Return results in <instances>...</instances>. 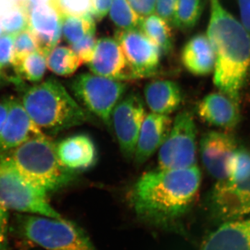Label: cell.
<instances>
[{
	"mask_svg": "<svg viewBox=\"0 0 250 250\" xmlns=\"http://www.w3.org/2000/svg\"><path fill=\"white\" fill-rule=\"evenodd\" d=\"M212 215L220 223L250 215V175L238 181H218L210 199Z\"/></svg>",
	"mask_w": 250,
	"mask_h": 250,
	"instance_id": "obj_10",
	"label": "cell"
},
{
	"mask_svg": "<svg viewBox=\"0 0 250 250\" xmlns=\"http://www.w3.org/2000/svg\"><path fill=\"white\" fill-rule=\"evenodd\" d=\"M6 154L24 179L47 195L66 187L76 177V172L61 164L56 144L45 134L27 140Z\"/></svg>",
	"mask_w": 250,
	"mask_h": 250,
	"instance_id": "obj_4",
	"label": "cell"
},
{
	"mask_svg": "<svg viewBox=\"0 0 250 250\" xmlns=\"http://www.w3.org/2000/svg\"><path fill=\"white\" fill-rule=\"evenodd\" d=\"M0 204L7 210L62 218L49 203L48 195L24 179L7 154L0 156Z\"/></svg>",
	"mask_w": 250,
	"mask_h": 250,
	"instance_id": "obj_6",
	"label": "cell"
},
{
	"mask_svg": "<svg viewBox=\"0 0 250 250\" xmlns=\"http://www.w3.org/2000/svg\"><path fill=\"white\" fill-rule=\"evenodd\" d=\"M43 134L27 114L21 101L9 98V111L0 132V156L27 140Z\"/></svg>",
	"mask_w": 250,
	"mask_h": 250,
	"instance_id": "obj_14",
	"label": "cell"
},
{
	"mask_svg": "<svg viewBox=\"0 0 250 250\" xmlns=\"http://www.w3.org/2000/svg\"><path fill=\"white\" fill-rule=\"evenodd\" d=\"M13 3H25L28 2L27 0H11Z\"/></svg>",
	"mask_w": 250,
	"mask_h": 250,
	"instance_id": "obj_42",
	"label": "cell"
},
{
	"mask_svg": "<svg viewBox=\"0 0 250 250\" xmlns=\"http://www.w3.org/2000/svg\"><path fill=\"white\" fill-rule=\"evenodd\" d=\"M21 103L34 124L46 136L90 121L89 113L55 79L28 88Z\"/></svg>",
	"mask_w": 250,
	"mask_h": 250,
	"instance_id": "obj_3",
	"label": "cell"
},
{
	"mask_svg": "<svg viewBox=\"0 0 250 250\" xmlns=\"http://www.w3.org/2000/svg\"><path fill=\"white\" fill-rule=\"evenodd\" d=\"M170 24L159 16L152 14L141 18L139 29L155 43L161 52L169 54L173 48V34Z\"/></svg>",
	"mask_w": 250,
	"mask_h": 250,
	"instance_id": "obj_22",
	"label": "cell"
},
{
	"mask_svg": "<svg viewBox=\"0 0 250 250\" xmlns=\"http://www.w3.org/2000/svg\"><path fill=\"white\" fill-rule=\"evenodd\" d=\"M125 58L138 78L154 76L160 67L161 51L139 28L115 34Z\"/></svg>",
	"mask_w": 250,
	"mask_h": 250,
	"instance_id": "obj_11",
	"label": "cell"
},
{
	"mask_svg": "<svg viewBox=\"0 0 250 250\" xmlns=\"http://www.w3.org/2000/svg\"><path fill=\"white\" fill-rule=\"evenodd\" d=\"M135 12L141 18L154 14L156 0H127Z\"/></svg>",
	"mask_w": 250,
	"mask_h": 250,
	"instance_id": "obj_35",
	"label": "cell"
},
{
	"mask_svg": "<svg viewBox=\"0 0 250 250\" xmlns=\"http://www.w3.org/2000/svg\"><path fill=\"white\" fill-rule=\"evenodd\" d=\"M45 56L40 52L13 55L11 66L18 77L38 83L43 78L47 68Z\"/></svg>",
	"mask_w": 250,
	"mask_h": 250,
	"instance_id": "obj_23",
	"label": "cell"
},
{
	"mask_svg": "<svg viewBox=\"0 0 250 250\" xmlns=\"http://www.w3.org/2000/svg\"><path fill=\"white\" fill-rule=\"evenodd\" d=\"M184 67L192 75L206 76L214 70L215 55L207 34L192 36L181 54Z\"/></svg>",
	"mask_w": 250,
	"mask_h": 250,
	"instance_id": "obj_20",
	"label": "cell"
},
{
	"mask_svg": "<svg viewBox=\"0 0 250 250\" xmlns=\"http://www.w3.org/2000/svg\"><path fill=\"white\" fill-rule=\"evenodd\" d=\"M96 27L92 16L62 15V34L70 45L77 43L85 36L95 34Z\"/></svg>",
	"mask_w": 250,
	"mask_h": 250,
	"instance_id": "obj_25",
	"label": "cell"
},
{
	"mask_svg": "<svg viewBox=\"0 0 250 250\" xmlns=\"http://www.w3.org/2000/svg\"><path fill=\"white\" fill-rule=\"evenodd\" d=\"M113 0H92V16L100 21L109 12Z\"/></svg>",
	"mask_w": 250,
	"mask_h": 250,
	"instance_id": "obj_36",
	"label": "cell"
},
{
	"mask_svg": "<svg viewBox=\"0 0 250 250\" xmlns=\"http://www.w3.org/2000/svg\"><path fill=\"white\" fill-rule=\"evenodd\" d=\"M250 175V151L238 147L229 162L228 174L226 179L238 181Z\"/></svg>",
	"mask_w": 250,
	"mask_h": 250,
	"instance_id": "obj_29",
	"label": "cell"
},
{
	"mask_svg": "<svg viewBox=\"0 0 250 250\" xmlns=\"http://www.w3.org/2000/svg\"><path fill=\"white\" fill-rule=\"evenodd\" d=\"M144 95L152 113L167 116L178 109L183 100L180 86L171 80L149 82L145 86Z\"/></svg>",
	"mask_w": 250,
	"mask_h": 250,
	"instance_id": "obj_21",
	"label": "cell"
},
{
	"mask_svg": "<svg viewBox=\"0 0 250 250\" xmlns=\"http://www.w3.org/2000/svg\"><path fill=\"white\" fill-rule=\"evenodd\" d=\"M197 166L186 169L157 168L135 183L129 201L140 218L156 225H170L187 214L201 185Z\"/></svg>",
	"mask_w": 250,
	"mask_h": 250,
	"instance_id": "obj_1",
	"label": "cell"
},
{
	"mask_svg": "<svg viewBox=\"0 0 250 250\" xmlns=\"http://www.w3.org/2000/svg\"><path fill=\"white\" fill-rule=\"evenodd\" d=\"M95 75L125 82L139 80L125 58L116 39L104 37L97 41L93 59L88 63Z\"/></svg>",
	"mask_w": 250,
	"mask_h": 250,
	"instance_id": "obj_12",
	"label": "cell"
},
{
	"mask_svg": "<svg viewBox=\"0 0 250 250\" xmlns=\"http://www.w3.org/2000/svg\"><path fill=\"white\" fill-rule=\"evenodd\" d=\"M47 57V67L59 76H71L82 64V61L74 51L64 46L54 47Z\"/></svg>",
	"mask_w": 250,
	"mask_h": 250,
	"instance_id": "obj_24",
	"label": "cell"
},
{
	"mask_svg": "<svg viewBox=\"0 0 250 250\" xmlns=\"http://www.w3.org/2000/svg\"><path fill=\"white\" fill-rule=\"evenodd\" d=\"M56 6L62 15L92 16V0H56Z\"/></svg>",
	"mask_w": 250,
	"mask_h": 250,
	"instance_id": "obj_30",
	"label": "cell"
},
{
	"mask_svg": "<svg viewBox=\"0 0 250 250\" xmlns=\"http://www.w3.org/2000/svg\"><path fill=\"white\" fill-rule=\"evenodd\" d=\"M197 112L207 124L226 130L234 129L241 118L238 102L220 91L202 99Z\"/></svg>",
	"mask_w": 250,
	"mask_h": 250,
	"instance_id": "obj_17",
	"label": "cell"
},
{
	"mask_svg": "<svg viewBox=\"0 0 250 250\" xmlns=\"http://www.w3.org/2000/svg\"><path fill=\"white\" fill-rule=\"evenodd\" d=\"M27 1L30 8L37 5L44 4H52L56 6V0H27Z\"/></svg>",
	"mask_w": 250,
	"mask_h": 250,
	"instance_id": "obj_40",
	"label": "cell"
},
{
	"mask_svg": "<svg viewBox=\"0 0 250 250\" xmlns=\"http://www.w3.org/2000/svg\"><path fill=\"white\" fill-rule=\"evenodd\" d=\"M177 3V0H156V15L172 25Z\"/></svg>",
	"mask_w": 250,
	"mask_h": 250,
	"instance_id": "obj_34",
	"label": "cell"
},
{
	"mask_svg": "<svg viewBox=\"0 0 250 250\" xmlns=\"http://www.w3.org/2000/svg\"><path fill=\"white\" fill-rule=\"evenodd\" d=\"M8 219V210L0 204V250H6Z\"/></svg>",
	"mask_w": 250,
	"mask_h": 250,
	"instance_id": "obj_37",
	"label": "cell"
},
{
	"mask_svg": "<svg viewBox=\"0 0 250 250\" xmlns=\"http://www.w3.org/2000/svg\"><path fill=\"white\" fill-rule=\"evenodd\" d=\"M172 121L167 115L149 113L146 115L140 131L135 161L143 164L159 150L170 132Z\"/></svg>",
	"mask_w": 250,
	"mask_h": 250,
	"instance_id": "obj_19",
	"label": "cell"
},
{
	"mask_svg": "<svg viewBox=\"0 0 250 250\" xmlns=\"http://www.w3.org/2000/svg\"><path fill=\"white\" fill-rule=\"evenodd\" d=\"M210 1L207 36L215 55L213 82L220 92L238 102L250 67V34L220 0Z\"/></svg>",
	"mask_w": 250,
	"mask_h": 250,
	"instance_id": "obj_2",
	"label": "cell"
},
{
	"mask_svg": "<svg viewBox=\"0 0 250 250\" xmlns=\"http://www.w3.org/2000/svg\"><path fill=\"white\" fill-rule=\"evenodd\" d=\"M159 150L158 168L177 170L197 166L196 125L190 112L177 115Z\"/></svg>",
	"mask_w": 250,
	"mask_h": 250,
	"instance_id": "obj_8",
	"label": "cell"
},
{
	"mask_svg": "<svg viewBox=\"0 0 250 250\" xmlns=\"http://www.w3.org/2000/svg\"><path fill=\"white\" fill-rule=\"evenodd\" d=\"M15 36L9 34L0 36V67L3 70L11 66L14 55Z\"/></svg>",
	"mask_w": 250,
	"mask_h": 250,
	"instance_id": "obj_33",
	"label": "cell"
},
{
	"mask_svg": "<svg viewBox=\"0 0 250 250\" xmlns=\"http://www.w3.org/2000/svg\"><path fill=\"white\" fill-rule=\"evenodd\" d=\"M70 88L85 109L110 128L112 113L124 96L127 85L123 82L85 73L72 80Z\"/></svg>",
	"mask_w": 250,
	"mask_h": 250,
	"instance_id": "obj_7",
	"label": "cell"
},
{
	"mask_svg": "<svg viewBox=\"0 0 250 250\" xmlns=\"http://www.w3.org/2000/svg\"><path fill=\"white\" fill-rule=\"evenodd\" d=\"M9 111V98L0 101V132L2 129Z\"/></svg>",
	"mask_w": 250,
	"mask_h": 250,
	"instance_id": "obj_39",
	"label": "cell"
},
{
	"mask_svg": "<svg viewBox=\"0 0 250 250\" xmlns=\"http://www.w3.org/2000/svg\"><path fill=\"white\" fill-rule=\"evenodd\" d=\"M56 152L61 164L76 173L91 168L98 162L96 146L87 134L65 138L56 145Z\"/></svg>",
	"mask_w": 250,
	"mask_h": 250,
	"instance_id": "obj_16",
	"label": "cell"
},
{
	"mask_svg": "<svg viewBox=\"0 0 250 250\" xmlns=\"http://www.w3.org/2000/svg\"><path fill=\"white\" fill-rule=\"evenodd\" d=\"M240 15H241V22L246 28L250 34V0H237Z\"/></svg>",
	"mask_w": 250,
	"mask_h": 250,
	"instance_id": "obj_38",
	"label": "cell"
},
{
	"mask_svg": "<svg viewBox=\"0 0 250 250\" xmlns=\"http://www.w3.org/2000/svg\"><path fill=\"white\" fill-rule=\"evenodd\" d=\"M108 14L112 22L120 30L139 27L141 18L135 12L127 0H113Z\"/></svg>",
	"mask_w": 250,
	"mask_h": 250,
	"instance_id": "obj_28",
	"label": "cell"
},
{
	"mask_svg": "<svg viewBox=\"0 0 250 250\" xmlns=\"http://www.w3.org/2000/svg\"><path fill=\"white\" fill-rule=\"evenodd\" d=\"M97 41L95 34H91L70 46L82 62L88 63L93 59Z\"/></svg>",
	"mask_w": 250,
	"mask_h": 250,
	"instance_id": "obj_31",
	"label": "cell"
},
{
	"mask_svg": "<svg viewBox=\"0 0 250 250\" xmlns=\"http://www.w3.org/2000/svg\"><path fill=\"white\" fill-rule=\"evenodd\" d=\"M142 97L131 93L118 102L111 115V126L123 155L131 159L146 116Z\"/></svg>",
	"mask_w": 250,
	"mask_h": 250,
	"instance_id": "obj_9",
	"label": "cell"
},
{
	"mask_svg": "<svg viewBox=\"0 0 250 250\" xmlns=\"http://www.w3.org/2000/svg\"><path fill=\"white\" fill-rule=\"evenodd\" d=\"M4 72V70H3L0 67V85L4 84V83H6L7 80H9V77L6 76Z\"/></svg>",
	"mask_w": 250,
	"mask_h": 250,
	"instance_id": "obj_41",
	"label": "cell"
},
{
	"mask_svg": "<svg viewBox=\"0 0 250 250\" xmlns=\"http://www.w3.org/2000/svg\"><path fill=\"white\" fill-rule=\"evenodd\" d=\"M238 148L232 136L218 131H210L202 136L200 154L206 170L218 181L228 177L230 159Z\"/></svg>",
	"mask_w": 250,
	"mask_h": 250,
	"instance_id": "obj_13",
	"label": "cell"
},
{
	"mask_svg": "<svg viewBox=\"0 0 250 250\" xmlns=\"http://www.w3.org/2000/svg\"><path fill=\"white\" fill-rule=\"evenodd\" d=\"M62 19V14L54 4H40L31 8L29 29L35 37L38 52L45 57L60 41Z\"/></svg>",
	"mask_w": 250,
	"mask_h": 250,
	"instance_id": "obj_15",
	"label": "cell"
},
{
	"mask_svg": "<svg viewBox=\"0 0 250 250\" xmlns=\"http://www.w3.org/2000/svg\"><path fill=\"white\" fill-rule=\"evenodd\" d=\"M3 33H4V30H3L2 26H1V22H0V36L2 35Z\"/></svg>",
	"mask_w": 250,
	"mask_h": 250,
	"instance_id": "obj_43",
	"label": "cell"
},
{
	"mask_svg": "<svg viewBox=\"0 0 250 250\" xmlns=\"http://www.w3.org/2000/svg\"><path fill=\"white\" fill-rule=\"evenodd\" d=\"M27 240L47 250H98L81 227L67 219L27 215L19 220Z\"/></svg>",
	"mask_w": 250,
	"mask_h": 250,
	"instance_id": "obj_5",
	"label": "cell"
},
{
	"mask_svg": "<svg viewBox=\"0 0 250 250\" xmlns=\"http://www.w3.org/2000/svg\"><path fill=\"white\" fill-rule=\"evenodd\" d=\"M36 51V39L30 29L21 31L15 36L14 55L29 54Z\"/></svg>",
	"mask_w": 250,
	"mask_h": 250,
	"instance_id": "obj_32",
	"label": "cell"
},
{
	"mask_svg": "<svg viewBox=\"0 0 250 250\" xmlns=\"http://www.w3.org/2000/svg\"><path fill=\"white\" fill-rule=\"evenodd\" d=\"M203 8L202 0H177L172 25L182 31L191 30L200 21Z\"/></svg>",
	"mask_w": 250,
	"mask_h": 250,
	"instance_id": "obj_27",
	"label": "cell"
},
{
	"mask_svg": "<svg viewBox=\"0 0 250 250\" xmlns=\"http://www.w3.org/2000/svg\"><path fill=\"white\" fill-rule=\"evenodd\" d=\"M30 9L28 2L13 3L0 15L4 32L16 36L21 31L29 29Z\"/></svg>",
	"mask_w": 250,
	"mask_h": 250,
	"instance_id": "obj_26",
	"label": "cell"
},
{
	"mask_svg": "<svg viewBox=\"0 0 250 250\" xmlns=\"http://www.w3.org/2000/svg\"><path fill=\"white\" fill-rule=\"evenodd\" d=\"M200 250H250V215L220 224L204 239Z\"/></svg>",
	"mask_w": 250,
	"mask_h": 250,
	"instance_id": "obj_18",
	"label": "cell"
}]
</instances>
